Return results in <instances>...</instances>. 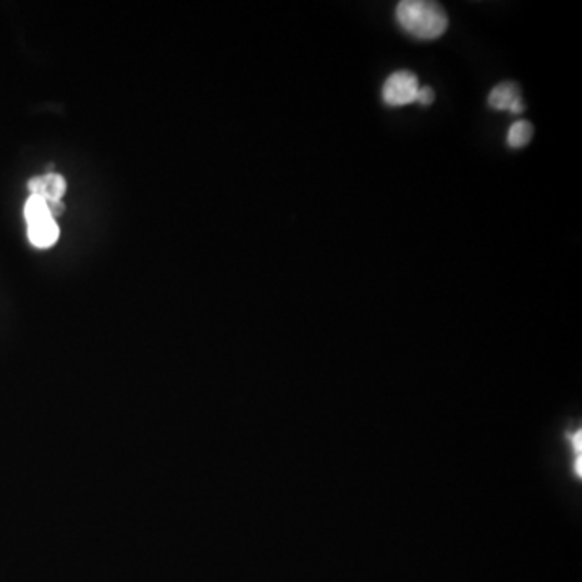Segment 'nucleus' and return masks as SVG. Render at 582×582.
<instances>
[{"instance_id":"4","label":"nucleus","mask_w":582,"mask_h":582,"mask_svg":"<svg viewBox=\"0 0 582 582\" xmlns=\"http://www.w3.org/2000/svg\"><path fill=\"white\" fill-rule=\"evenodd\" d=\"M28 191L31 196H39L46 199L47 203L60 201L67 191V182L58 173H47V175L31 178L28 182Z\"/></svg>"},{"instance_id":"1","label":"nucleus","mask_w":582,"mask_h":582,"mask_svg":"<svg viewBox=\"0 0 582 582\" xmlns=\"http://www.w3.org/2000/svg\"><path fill=\"white\" fill-rule=\"evenodd\" d=\"M396 20L401 28L417 39H435L448 28V16L438 2L403 0L396 7Z\"/></svg>"},{"instance_id":"5","label":"nucleus","mask_w":582,"mask_h":582,"mask_svg":"<svg viewBox=\"0 0 582 582\" xmlns=\"http://www.w3.org/2000/svg\"><path fill=\"white\" fill-rule=\"evenodd\" d=\"M60 235L58 225L56 219H47L36 222V224L28 225V238L32 246L36 248H51L52 244L57 243Z\"/></svg>"},{"instance_id":"8","label":"nucleus","mask_w":582,"mask_h":582,"mask_svg":"<svg viewBox=\"0 0 582 582\" xmlns=\"http://www.w3.org/2000/svg\"><path fill=\"white\" fill-rule=\"evenodd\" d=\"M434 99H435V92L432 88H429V86H422V88H419L416 102H419V104H422V106H431Z\"/></svg>"},{"instance_id":"6","label":"nucleus","mask_w":582,"mask_h":582,"mask_svg":"<svg viewBox=\"0 0 582 582\" xmlns=\"http://www.w3.org/2000/svg\"><path fill=\"white\" fill-rule=\"evenodd\" d=\"M25 219L28 222V225L41 220L53 219L51 210H49L47 201L39 198V196H30V199L25 204Z\"/></svg>"},{"instance_id":"7","label":"nucleus","mask_w":582,"mask_h":582,"mask_svg":"<svg viewBox=\"0 0 582 582\" xmlns=\"http://www.w3.org/2000/svg\"><path fill=\"white\" fill-rule=\"evenodd\" d=\"M532 133H534L532 125L526 120H519V122L511 125V128L508 129V144L514 149L524 148V146L529 144Z\"/></svg>"},{"instance_id":"3","label":"nucleus","mask_w":582,"mask_h":582,"mask_svg":"<svg viewBox=\"0 0 582 582\" xmlns=\"http://www.w3.org/2000/svg\"><path fill=\"white\" fill-rule=\"evenodd\" d=\"M488 106L495 110H508L514 115L524 112L519 88L514 83H500L488 94Z\"/></svg>"},{"instance_id":"2","label":"nucleus","mask_w":582,"mask_h":582,"mask_svg":"<svg viewBox=\"0 0 582 582\" xmlns=\"http://www.w3.org/2000/svg\"><path fill=\"white\" fill-rule=\"evenodd\" d=\"M419 88H421V84H419L415 73L406 72V70L395 72L388 76L384 84V102L390 107L407 106L411 102H416Z\"/></svg>"}]
</instances>
